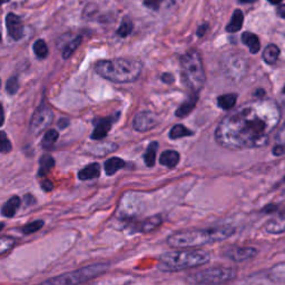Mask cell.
I'll return each mask as SVG.
<instances>
[{"instance_id":"cell-1","label":"cell","mask_w":285,"mask_h":285,"mask_svg":"<svg viewBox=\"0 0 285 285\" xmlns=\"http://www.w3.org/2000/svg\"><path fill=\"white\" fill-rule=\"evenodd\" d=\"M280 118V109L274 101L260 100L244 105L223 118L215 130V138L229 149L262 147L267 144Z\"/></svg>"},{"instance_id":"cell-2","label":"cell","mask_w":285,"mask_h":285,"mask_svg":"<svg viewBox=\"0 0 285 285\" xmlns=\"http://www.w3.org/2000/svg\"><path fill=\"white\" fill-rule=\"evenodd\" d=\"M235 233L234 227L218 226L211 229L177 232L167 238V244L173 248H193L207 244L224 241Z\"/></svg>"},{"instance_id":"cell-3","label":"cell","mask_w":285,"mask_h":285,"mask_svg":"<svg viewBox=\"0 0 285 285\" xmlns=\"http://www.w3.org/2000/svg\"><path fill=\"white\" fill-rule=\"evenodd\" d=\"M141 62L130 58L100 60L95 65V71L103 78L113 83L125 84L136 81L142 74Z\"/></svg>"},{"instance_id":"cell-4","label":"cell","mask_w":285,"mask_h":285,"mask_svg":"<svg viewBox=\"0 0 285 285\" xmlns=\"http://www.w3.org/2000/svg\"><path fill=\"white\" fill-rule=\"evenodd\" d=\"M210 262V254L199 250H175L162 254L158 267L164 272H177L186 268L205 265Z\"/></svg>"},{"instance_id":"cell-5","label":"cell","mask_w":285,"mask_h":285,"mask_svg":"<svg viewBox=\"0 0 285 285\" xmlns=\"http://www.w3.org/2000/svg\"><path fill=\"white\" fill-rule=\"evenodd\" d=\"M182 80L193 93L201 91L205 84V71L202 57L196 49H190L181 58Z\"/></svg>"},{"instance_id":"cell-6","label":"cell","mask_w":285,"mask_h":285,"mask_svg":"<svg viewBox=\"0 0 285 285\" xmlns=\"http://www.w3.org/2000/svg\"><path fill=\"white\" fill-rule=\"evenodd\" d=\"M109 268L108 263H94L72 272L65 273L56 278L48 279L39 285H79L97 278Z\"/></svg>"},{"instance_id":"cell-7","label":"cell","mask_w":285,"mask_h":285,"mask_svg":"<svg viewBox=\"0 0 285 285\" xmlns=\"http://www.w3.org/2000/svg\"><path fill=\"white\" fill-rule=\"evenodd\" d=\"M238 271L233 267H211L193 273L189 282L195 285H223L236 279Z\"/></svg>"},{"instance_id":"cell-8","label":"cell","mask_w":285,"mask_h":285,"mask_svg":"<svg viewBox=\"0 0 285 285\" xmlns=\"http://www.w3.org/2000/svg\"><path fill=\"white\" fill-rule=\"evenodd\" d=\"M52 119H54V114L50 111V108L47 107L46 105L40 106L31 118V133L35 134V135H38L52 123Z\"/></svg>"},{"instance_id":"cell-9","label":"cell","mask_w":285,"mask_h":285,"mask_svg":"<svg viewBox=\"0 0 285 285\" xmlns=\"http://www.w3.org/2000/svg\"><path fill=\"white\" fill-rule=\"evenodd\" d=\"M158 124V116L152 112L138 113L133 120V126L137 132H148Z\"/></svg>"},{"instance_id":"cell-10","label":"cell","mask_w":285,"mask_h":285,"mask_svg":"<svg viewBox=\"0 0 285 285\" xmlns=\"http://www.w3.org/2000/svg\"><path fill=\"white\" fill-rule=\"evenodd\" d=\"M224 255L227 259H230L234 262H244V261L250 260L255 258L258 255V250L254 247H248V246H234L227 250Z\"/></svg>"},{"instance_id":"cell-11","label":"cell","mask_w":285,"mask_h":285,"mask_svg":"<svg viewBox=\"0 0 285 285\" xmlns=\"http://www.w3.org/2000/svg\"><path fill=\"white\" fill-rule=\"evenodd\" d=\"M8 36L14 40H20L24 36V25L22 19L15 14H8L6 17Z\"/></svg>"},{"instance_id":"cell-12","label":"cell","mask_w":285,"mask_h":285,"mask_svg":"<svg viewBox=\"0 0 285 285\" xmlns=\"http://www.w3.org/2000/svg\"><path fill=\"white\" fill-rule=\"evenodd\" d=\"M265 231L270 234H281L285 232V205L278 211L274 217L265 224Z\"/></svg>"},{"instance_id":"cell-13","label":"cell","mask_w":285,"mask_h":285,"mask_svg":"<svg viewBox=\"0 0 285 285\" xmlns=\"http://www.w3.org/2000/svg\"><path fill=\"white\" fill-rule=\"evenodd\" d=\"M162 216L161 215H154L152 217L145 218L144 221L136 223L133 226L134 232H138V233H149V232L155 231L162 225Z\"/></svg>"},{"instance_id":"cell-14","label":"cell","mask_w":285,"mask_h":285,"mask_svg":"<svg viewBox=\"0 0 285 285\" xmlns=\"http://www.w3.org/2000/svg\"><path fill=\"white\" fill-rule=\"evenodd\" d=\"M112 123L113 120L111 118H106V119L99 120L92 134L93 140H103V138L107 136L109 129L112 127Z\"/></svg>"},{"instance_id":"cell-15","label":"cell","mask_w":285,"mask_h":285,"mask_svg":"<svg viewBox=\"0 0 285 285\" xmlns=\"http://www.w3.org/2000/svg\"><path fill=\"white\" fill-rule=\"evenodd\" d=\"M198 100V95L197 93H193L192 95L189 97V99H186L184 103H183L180 107L177 108L176 111V116L177 117H185L190 114V112L193 111L196 103Z\"/></svg>"},{"instance_id":"cell-16","label":"cell","mask_w":285,"mask_h":285,"mask_svg":"<svg viewBox=\"0 0 285 285\" xmlns=\"http://www.w3.org/2000/svg\"><path fill=\"white\" fill-rule=\"evenodd\" d=\"M20 198L18 196H13L11 198L8 199V201L3 204L1 209V214L3 217H13L15 216V214L17 213V211L20 207Z\"/></svg>"},{"instance_id":"cell-17","label":"cell","mask_w":285,"mask_h":285,"mask_svg":"<svg viewBox=\"0 0 285 285\" xmlns=\"http://www.w3.org/2000/svg\"><path fill=\"white\" fill-rule=\"evenodd\" d=\"M100 175V166L98 163H92L78 173V177L81 181H88L98 177Z\"/></svg>"},{"instance_id":"cell-18","label":"cell","mask_w":285,"mask_h":285,"mask_svg":"<svg viewBox=\"0 0 285 285\" xmlns=\"http://www.w3.org/2000/svg\"><path fill=\"white\" fill-rule=\"evenodd\" d=\"M178 162H180V154L175 150H165L161 154L160 163L166 167L174 168L178 164Z\"/></svg>"},{"instance_id":"cell-19","label":"cell","mask_w":285,"mask_h":285,"mask_svg":"<svg viewBox=\"0 0 285 285\" xmlns=\"http://www.w3.org/2000/svg\"><path fill=\"white\" fill-rule=\"evenodd\" d=\"M242 42L244 45H246V46L250 48V51L252 54H256V52H259V50L261 49L259 37L256 35L252 34V32L248 31L244 32L242 35Z\"/></svg>"},{"instance_id":"cell-20","label":"cell","mask_w":285,"mask_h":285,"mask_svg":"<svg viewBox=\"0 0 285 285\" xmlns=\"http://www.w3.org/2000/svg\"><path fill=\"white\" fill-rule=\"evenodd\" d=\"M123 167H125V162L119 157H112L105 163V172L109 176H112Z\"/></svg>"},{"instance_id":"cell-21","label":"cell","mask_w":285,"mask_h":285,"mask_svg":"<svg viewBox=\"0 0 285 285\" xmlns=\"http://www.w3.org/2000/svg\"><path fill=\"white\" fill-rule=\"evenodd\" d=\"M55 166V160L49 155H45L40 158L39 162V170L38 175L40 177L46 176V175L50 172L51 168Z\"/></svg>"},{"instance_id":"cell-22","label":"cell","mask_w":285,"mask_h":285,"mask_svg":"<svg viewBox=\"0 0 285 285\" xmlns=\"http://www.w3.org/2000/svg\"><path fill=\"white\" fill-rule=\"evenodd\" d=\"M236 100H238V95L236 94H226V95H222L217 98V105L222 109L229 111V109L233 108Z\"/></svg>"},{"instance_id":"cell-23","label":"cell","mask_w":285,"mask_h":285,"mask_svg":"<svg viewBox=\"0 0 285 285\" xmlns=\"http://www.w3.org/2000/svg\"><path fill=\"white\" fill-rule=\"evenodd\" d=\"M244 16L241 10H235L233 14V17L231 19V23L227 25L226 30L229 32H236L241 29L243 26Z\"/></svg>"},{"instance_id":"cell-24","label":"cell","mask_w":285,"mask_h":285,"mask_svg":"<svg viewBox=\"0 0 285 285\" xmlns=\"http://www.w3.org/2000/svg\"><path fill=\"white\" fill-rule=\"evenodd\" d=\"M80 44H81V36H76V37L69 40L63 49V52H62L63 58L68 59L69 57H71L76 51V49L78 48Z\"/></svg>"},{"instance_id":"cell-25","label":"cell","mask_w":285,"mask_h":285,"mask_svg":"<svg viewBox=\"0 0 285 285\" xmlns=\"http://www.w3.org/2000/svg\"><path fill=\"white\" fill-rule=\"evenodd\" d=\"M280 49L275 45H270L263 51V59L267 64H274L279 58Z\"/></svg>"},{"instance_id":"cell-26","label":"cell","mask_w":285,"mask_h":285,"mask_svg":"<svg viewBox=\"0 0 285 285\" xmlns=\"http://www.w3.org/2000/svg\"><path fill=\"white\" fill-rule=\"evenodd\" d=\"M157 147H158L157 142H153L148 145L147 150H146V153L144 155V161H145V164L147 165L148 167H152V166H154V164H155Z\"/></svg>"},{"instance_id":"cell-27","label":"cell","mask_w":285,"mask_h":285,"mask_svg":"<svg viewBox=\"0 0 285 285\" xmlns=\"http://www.w3.org/2000/svg\"><path fill=\"white\" fill-rule=\"evenodd\" d=\"M192 135H193L192 130H190L189 128H186L184 125H181V124L175 125L169 133V137L172 138V140H177V138L185 137V136H192Z\"/></svg>"},{"instance_id":"cell-28","label":"cell","mask_w":285,"mask_h":285,"mask_svg":"<svg viewBox=\"0 0 285 285\" xmlns=\"http://www.w3.org/2000/svg\"><path fill=\"white\" fill-rule=\"evenodd\" d=\"M270 279L275 281V282H281V281H285V263L279 264L272 268L268 273Z\"/></svg>"},{"instance_id":"cell-29","label":"cell","mask_w":285,"mask_h":285,"mask_svg":"<svg viewBox=\"0 0 285 285\" xmlns=\"http://www.w3.org/2000/svg\"><path fill=\"white\" fill-rule=\"evenodd\" d=\"M45 225L44 221L42 219H37V221H34V222H30L28 223L27 225H25L22 229V232L25 235H30V234H34L36 232H38L39 230H42Z\"/></svg>"},{"instance_id":"cell-30","label":"cell","mask_w":285,"mask_h":285,"mask_svg":"<svg viewBox=\"0 0 285 285\" xmlns=\"http://www.w3.org/2000/svg\"><path fill=\"white\" fill-rule=\"evenodd\" d=\"M34 51H35V55L38 57L40 59H44L46 58L48 56V47H47V44L44 42L43 39H39L37 40L34 44Z\"/></svg>"},{"instance_id":"cell-31","label":"cell","mask_w":285,"mask_h":285,"mask_svg":"<svg viewBox=\"0 0 285 285\" xmlns=\"http://www.w3.org/2000/svg\"><path fill=\"white\" fill-rule=\"evenodd\" d=\"M15 238L9 236H2L0 238V255H5L15 246Z\"/></svg>"},{"instance_id":"cell-32","label":"cell","mask_w":285,"mask_h":285,"mask_svg":"<svg viewBox=\"0 0 285 285\" xmlns=\"http://www.w3.org/2000/svg\"><path fill=\"white\" fill-rule=\"evenodd\" d=\"M133 31V23L129 18H124L123 22H121V25L119 26L117 30V35L119 37H127L128 35H130V32Z\"/></svg>"},{"instance_id":"cell-33","label":"cell","mask_w":285,"mask_h":285,"mask_svg":"<svg viewBox=\"0 0 285 285\" xmlns=\"http://www.w3.org/2000/svg\"><path fill=\"white\" fill-rule=\"evenodd\" d=\"M57 140H58V132H57V130H55V129H50V130H48L46 134H45L42 144L46 148H49L50 146L55 144Z\"/></svg>"},{"instance_id":"cell-34","label":"cell","mask_w":285,"mask_h":285,"mask_svg":"<svg viewBox=\"0 0 285 285\" xmlns=\"http://www.w3.org/2000/svg\"><path fill=\"white\" fill-rule=\"evenodd\" d=\"M19 89V81H18V77L17 76H13L11 78L8 79L7 81V86H6V91L9 95H15L17 91Z\"/></svg>"},{"instance_id":"cell-35","label":"cell","mask_w":285,"mask_h":285,"mask_svg":"<svg viewBox=\"0 0 285 285\" xmlns=\"http://www.w3.org/2000/svg\"><path fill=\"white\" fill-rule=\"evenodd\" d=\"M11 150V142L8 140L6 136V133H1V153L6 154Z\"/></svg>"},{"instance_id":"cell-36","label":"cell","mask_w":285,"mask_h":285,"mask_svg":"<svg viewBox=\"0 0 285 285\" xmlns=\"http://www.w3.org/2000/svg\"><path fill=\"white\" fill-rule=\"evenodd\" d=\"M276 142H278V145H282L285 147V123L282 125V127H281L278 132V135H276Z\"/></svg>"},{"instance_id":"cell-37","label":"cell","mask_w":285,"mask_h":285,"mask_svg":"<svg viewBox=\"0 0 285 285\" xmlns=\"http://www.w3.org/2000/svg\"><path fill=\"white\" fill-rule=\"evenodd\" d=\"M144 5L149 9L157 10L161 5V0H144Z\"/></svg>"},{"instance_id":"cell-38","label":"cell","mask_w":285,"mask_h":285,"mask_svg":"<svg viewBox=\"0 0 285 285\" xmlns=\"http://www.w3.org/2000/svg\"><path fill=\"white\" fill-rule=\"evenodd\" d=\"M42 187H43V190H45V192H50V190H54V184L50 181H44L42 183Z\"/></svg>"},{"instance_id":"cell-39","label":"cell","mask_w":285,"mask_h":285,"mask_svg":"<svg viewBox=\"0 0 285 285\" xmlns=\"http://www.w3.org/2000/svg\"><path fill=\"white\" fill-rule=\"evenodd\" d=\"M285 153V147L282 145H276L274 149H273V154L276 156H281V155H283V154Z\"/></svg>"},{"instance_id":"cell-40","label":"cell","mask_w":285,"mask_h":285,"mask_svg":"<svg viewBox=\"0 0 285 285\" xmlns=\"http://www.w3.org/2000/svg\"><path fill=\"white\" fill-rule=\"evenodd\" d=\"M162 80L166 84H172L174 81V76L172 74H164L162 76Z\"/></svg>"},{"instance_id":"cell-41","label":"cell","mask_w":285,"mask_h":285,"mask_svg":"<svg viewBox=\"0 0 285 285\" xmlns=\"http://www.w3.org/2000/svg\"><path fill=\"white\" fill-rule=\"evenodd\" d=\"M276 13L280 16V17L285 18V5H280L276 9Z\"/></svg>"},{"instance_id":"cell-42","label":"cell","mask_w":285,"mask_h":285,"mask_svg":"<svg viewBox=\"0 0 285 285\" xmlns=\"http://www.w3.org/2000/svg\"><path fill=\"white\" fill-rule=\"evenodd\" d=\"M206 29H207V25H203L202 27H199L198 28V31H197V35L201 37V36H203L206 32Z\"/></svg>"},{"instance_id":"cell-43","label":"cell","mask_w":285,"mask_h":285,"mask_svg":"<svg viewBox=\"0 0 285 285\" xmlns=\"http://www.w3.org/2000/svg\"><path fill=\"white\" fill-rule=\"evenodd\" d=\"M68 124H69V121H68V119H60V121L58 123V126L60 128H65L66 127V126H68Z\"/></svg>"},{"instance_id":"cell-44","label":"cell","mask_w":285,"mask_h":285,"mask_svg":"<svg viewBox=\"0 0 285 285\" xmlns=\"http://www.w3.org/2000/svg\"><path fill=\"white\" fill-rule=\"evenodd\" d=\"M267 1L273 3V5H279V3L282 2V0H267Z\"/></svg>"},{"instance_id":"cell-45","label":"cell","mask_w":285,"mask_h":285,"mask_svg":"<svg viewBox=\"0 0 285 285\" xmlns=\"http://www.w3.org/2000/svg\"><path fill=\"white\" fill-rule=\"evenodd\" d=\"M239 2H243V3H251V2H254L256 0H238Z\"/></svg>"},{"instance_id":"cell-46","label":"cell","mask_w":285,"mask_h":285,"mask_svg":"<svg viewBox=\"0 0 285 285\" xmlns=\"http://www.w3.org/2000/svg\"><path fill=\"white\" fill-rule=\"evenodd\" d=\"M283 93L285 94V86H284V88H283Z\"/></svg>"}]
</instances>
